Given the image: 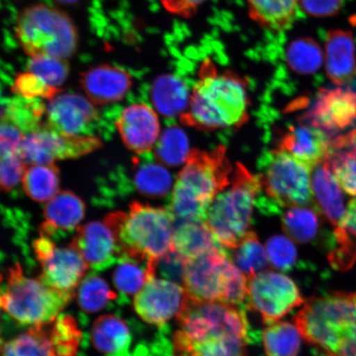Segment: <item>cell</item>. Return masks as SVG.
Listing matches in <instances>:
<instances>
[{
    "label": "cell",
    "instance_id": "6da1fadb",
    "mask_svg": "<svg viewBox=\"0 0 356 356\" xmlns=\"http://www.w3.org/2000/svg\"><path fill=\"white\" fill-rule=\"evenodd\" d=\"M248 106L243 79L234 73H217L211 65H204L180 121L202 131L240 127L248 122Z\"/></svg>",
    "mask_w": 356,
    "mask_h": 356
},
{
    "label": "cell",
    "instance_id": "7a4b0ae2",
    "mask_svg": "<svg viewBox=\"0 0 356 356\" xmlns=\"http://www.w3.org/2000/svg\"><path fill=\"white\" fill-rule=\"evenodd\" d=\"M233 171L224 146L191 150L168 208L175 220L204 222L213 199L229 185Z\"/></svg>",
    "mask_w": 356,
    "mask_h": 356
},
{
    "label": "cell",
    "instance_id": "3957f363",
    "mask_svg": "<svg viewBox=\"0 0 356 356\" xmlns=\"http://www.w3.org/2000/svg\"><path fill=\"white\" fill-rule=\"evenodd\" d=\"M301 337L330 356H356V292L312 297L293 318Z\"/></svg>",
    "mask_w": 356,
    "mask_h": 356
},
{
    "label": "cell",
    "instance_id": "277c9868",
    "mask_svg": "<svg viewBox=\"0 0 356 356\" xmlns=\"http://www.w3.org/2000/svg\"><path fill=\"white\" fill-rule=\"evenodd\" d=\"M104 220L117 234L120 258L156 262L172 251L175 218L168 209L135 202L128 212L111 213Z\"/></svg>",
    "mask_w": 356,
    "mask_h": 356
},
{
    "label": "cell",
    "instance_id": "5b68a950",
    "mask_svg": "<svg viewBox=\"0 0 356 356\" xmlns=\"http://www.w3.org/2000/svg\"><path fill=\"white\" fill-rule=\"evenodd\" d=\"M261 193L258 176L242 164H236L230 184L216 195L204 222L218 245L230 250L252 232L253 208Z\"/></svg>",
    "mask_w": 356,
    "mask_h": 356
},
{
    "label": "cell",
    "instance_id": "8992f818",
    "mask_svg": "<svg viewBox=\"0 0 356 356\" xmlns=\"http://www.w3.org/2000/svg\"><path fill=\"white\" fill-rule=\"evenodd\" d=\"M184 286L190 299L241 306L246 302L248 278L218 246L185 261Z\"/></svg>",
    "mask_w": 356,
    "mask_h": 356
},
{
    "label": "cell",
    "instance_id": "52a82bcc",
    "mask_svg": "<svg viewBox=\"0 0 356 356\" xmlns=\"http://www.w3.org/2000/svg\"><path fill=\"white\" fill-rule=\"evenodd\" d=\"M15 35L22 51L31 58L68 60L77 51L76 25L66 13L47 4H33L17 17Z\"/></svg>",
    "mask_w": 356,
    "mask_h": 356
},
{
    "label": "cell",
    "instance_id": "ba28073f",
    "mask_svg": "<svg viewBox=\"0 0 356 356\" xmlns=\"http://www.w3.org/2000/svg\"><path fill=\"white\" fill-rule=\"evenodd\" d=\"M74 295L26 277L16 264L8 269L6 286L0 288V307L16 322L37 326L56 319Z\"/></svg>",
    "mask_w": 356,
    "mask_h": 356
},
{
    "label": "cell",
    "instance_id": "9c48e42d",
    "mask_svg": "<svg viewBox=\"0 0 356 356\" xmlns=\"http://www.w3.org/2000/svg\"><path fill=\"white\" fill-rule=\"evenodd\" d=\"M259 168L261 191L267 198L261 204L270 211L313 203L311 169L299 160L282 149H271L262 154Z\"/></svg>",
    "mask_w": 356,
    "mask_h": 356
},
{
    "label": "cell",
    "instance_id": "30bf717a",
    "mask_svg": "<svg viewBox=\"0 0 356 356\" xmlns=\"http://www.w3.org/2000/svg\"><path fill=\"white\" fill-rule=\"evenodd\" d=\"M180 332L191 343L213 338L251 341L250 328L242 307L219 302H197L186 295L176 316Z\"/></svg>",
    "mask_w": 356,
    "mask_h": 356
},
{
    "label": "cell",
    "instance_id": "8fae6325",
    "mask_svg": "<svg viewBox=\"0 0 356 356\" xmlns=\"http://www.w3.org/2000/svg\"><path fill=\"white\" fill-rule=\"evenodd\" d=\"M119 113L102 115L86 97L75 92L60 93L47 106V124L63 135L99 136L110 139Z\"/></svg>",
    "mask_w": 356,
    "mask_h": 356
},
{
    "label": "cell",
    "instance_id": "7c38bea8",
    "mask_svg": "<svg viewBox=\"0 0 356 356\" xmlns=\"http://www.w3.org/2000/svg\"><path fill=\"white\" fill-rule=\"evenodd\" d=\"M304 302L299 287L286 275L266 270L248 279L245 305L265 323L278 322Z\"/></svg>",
    "mask_w": 356,
    "mask_h": 356
},
{
    "label": "cell",
    "instance_id": "4fadbf2b",
    "mask_svg": "<svg viewBox=\"0 0 356 356\" xmlns=\"http://www.w3.org/2000/svg\"><path fill=\"white\" fill-rule=\"evenodd\" d=\"M102 146L99 136H66L43 123L38 131L25 135L17 154L26 164H53L82 157Z\"/></svg>",
    "mask_w": 356,
    "mask_h": 356
},
{
    "label": "cell",
    "instance_id": "5bb4252c",
    "mask_svg": "<svg viewBox=\"0 0 356 356\" xmlns=\"http://www.w3.org/2000/svg\"><path fill=\"white\" fill-rule=\"evenodd\" d=\"M33 248L42 267L38 279L56 291L74 293L89 266L73 244L58 248L55 240L40 234L34 240Z\"/></svg>",
    "mask_w": 356,
    "mask_h": 356
},
{
    "label": "cell",
    "instance_id": "9a60e30c",
    "mask_svg": "<svg viewBox=\"0 0 356 356\" xmlns=\"http://www.w3.org/2000/svg\"><path fill=\"white\" fill-rule=\"evenodd\" d=\"M299 122L318 129L332 139L356 122V91L341 87L320 89Z\"/></svg>",
    "mask_w": 356,
    "mask_h": 356
},
{
    "label": "cell",
    "instance_id": "2e32d148",
    "mask_svg": "<svg viewBox=\"0 0 356 356\" xmlns=\"http://www.w3.org/2000/svg\"><path fill=\"white\" fill-rule=\"evenodd\" d=\"M186 297L180 284L153 278L136 293L134 308L145 322L162 326L179 313Z\"/></svg>",
    "mask_w": 356,
    "mask_h": 356
},
{
    "label": "cell",
    "instance_id": "e0dca14e",
    "mask_svg": "<svg viewBox=\"0 0 356 356\" xmlns=\"http://www.w3.org/2000/svg\"><path fill=\"white\" fill-rule=\"evenodd\" d=\"M71 243L95 271L110 268L121 257L117 234L105 220L79 227Z\"/></svg>",
    "mask_w": 356,
    "mask_h": 356
},
{
    "label": "cell",
    "instance_id": "ac0fdd59",
    "mask_svg": "<svg viewBox=\"0 0 356 356\" xmlns=\"http://www.w3.org/2000/svg\"><path fill=\"white\" fill-rule=\"evenodd\" d=\"M115 127L124 145L137 154L149 153L160 133L157 113L144 102L128 106L119 113Z\"/></svg>",
    "mask_w": 356,
    "mask_h": 356
},
{
    "label": "cell",
    "instance_id": "d6986e66",
    "mask_svg": "<svg viewBox=\"0 0 356 356\" xmlns=\"http://www.w3.org/2000/svg\"><path fill=\"white\" fill-rule=\"evenodd\" d=\"M79 83L92 104L105 106L122 100L131 90L133 78L121 67L101 64L80 74Z\"/></svg>",
    "mask_w": 356,
    "mask_h": 356
},
{
    "label": "cell",
    "instance_id": "ffe728a7",
    "mask_svg": "<svg viewBox=\"0 0 356 356\" xmlns=\"http://www.w3.org/2000/svg\"><path fill=\"white\" fill-rule=\"evenodd\" d=\"M323 132L309 124L289 126L277 149L305 164L311 170L325 161L330 154V140Z\"/></svg>",
    "mask_w": 356,
    "mask_h": 356
},
{
    "label": "cell",
    "instance_id": "44dd1931",
    "mask_svg": "<svg viewBox=\"0 0 356 356\" xmlns=\"http://www.w3.org/2000/svg\"><path fill=\"white\" fill-rule=\"evenodd\" d=\"M86 204L70 191H63L44 208V222L40 226V234L53 240L65 238L77 228L86 216Z\"/></svg>",
    "mask_w": 356,
    "mask_h": 356
},
{
    "label": "cell",
    "instance_id": "7402d4cb",
    "mask_svg": "<svg viewBox=\"0 0 356 356\" xmlns=\"http://www.w3.org/2000/svg\"><path fill=\"white\" fill-rule=\"evenodd\" d=\"M325 69L329 79L337 86L353 81L356 74L355 44L353 33L332 30L325 43Z\"/></svg>",
    "mask_w": 356,
    "mask_h": 356
},
{
    "label": "cell",
    "instance_id": "603a6c76",
    "mask_svg": "<svg viewBox=\"0 0 356 356\" xmlns=\"http://www.w3.org/2000/svg\"><path fill=\"white\" fill-rule=\"evenodd\" d=\"M131 172L133 188L145 197L164 198L172 188L171 173L150 153L134 157Z\"/></svg>",
    "mask_w": 356,
    "mask_h": 356
},
{
    "label": "cell",
    "instance_id": "cb8c5ba5",
    "mask_svg": "<svg viewBox=\"0 0 356 356\" xmlns=\"http://www.w3.org/2000/svg\"><path fill=\"white\" fill-rule=\"evenodd\" d=\"M313 169L311 186L317 204L316 210L321 211L332 225L337 227L346 211L341 186L326 162L319 163Z\"/></svg>",
    "mask_w": 356,
    "mask_h": 356
},
{
    "label": "cell",
    "instance_id": "d4e9b609",
    "mask_svg": "<svg viewBox=\"0 0 356 356\" xmlns=\"http://www.w3.org/2000/svg\"><path fill=\"white\" fill-rule=\"evenodd\" d=\"M188 86L175 75H161L150 89V99L156 111L168 119H173L188 110L190 100Z\"/></svg>",
    "mask_w": 356,
    "mask_h": 356
},
{
    "label": "cell",
    "instance_id": "484cf974",
    "mask_svg": "<svg viewBox=\"0 0 356 356\" xmlns=\"http://www.w3.org/2000/svg\"><path fill=\"white\" fill-rule=\"evenodd\" d=\"M204 222L178 221L172 235V251L185 260L220 246Z\"/></svg>",
    "mask_w": 356,
    "mask_h": 356
},
{
    "label": "cell",
    "instance_id": "4316f807",
    "mask_svg": "<svg viewBox=\"0 0 356 356\" xmlns=\"http://www.w3.org/2000/svg\"><path fill=\"white\" fill-rule=\"evenodd\" d=\"M91 340L100 353L111 355L129 350L132 336L124 320L108 314L101 316L93 323Z\"/></svg>",
    "mask_w": 356,
    "mask_h": 356
},
{
    "label": "cell",
    "instance_id": "83f0119b",
    "mask_svg": "<svg viewBox=\"0 0 356 356\" xmlns=\"http://www.w3.org/2000/svg\"><path fill=\"white\" fill-rule=\"evenodd\" d=\"M336 247L329 255L333 268L347 270L356 262V198L346 209L339 224L334 231Z\"/></svg>",
    "mask_w": 356,
    "mask_h": 356
},
{
    "label": "cell",
    "instance_id": "f1b7e54d",
    "mask_svg": "<svg viewBox=\"0 0 356 356\" xmlns=\"http://www.w3.org/2000/svg\"><path fill=\"white\" fill-rule=\"evenodd\" d=\"M118 264L113 275V282L120 293L119 297L124 301L136 295L149 280L156 277L154 262L122 257Z\"/></svg>",
    "mask_w": 356,
    "mask_h": 356
},
{
    "label": "cell",
    "instance_id": "f546056e",
    "mask_svg": "<svg viewBox=\"0 0 356 356\" xmlns=\"http://www.w3.org/2000/svg\"><path fill=\"white\" fill-rule=\"evenodd\" d=\"M253 20L266 29L282 31L295 20L300 0H248Z\"/></svg>",
    "mask_w": 356,
    "mask_h": 356
},
{
    "label": "cell",
    "instance_id": "4dcf8cb0",
    "mask_svg": "<svg viewBox=\"0 0 356 356\" xmlns=\"http://www.w3.org/2000/svg\"><path fill=\"white\" fill-rule=\"evenodd\" d=\"M60 170L55 164H26L22 185L26 195L37 202L54 198L60 189Z\"/></svg>",
    "mask_w": 356,
    "mask_h": 356
},
{
    "label": "cell",
    "instance_id": "1f68e13d",
    "mask_svg": "<svg viewBox=\"0 0 356 356\" xmlns=\"http://www.w3.org/2000/svg\"><path fill=\"white\" fill-rule=\"evenodd\" d=\"M0 356H53L49 323L33 326L3 345Z\"/></svg>",
    "mask_w": 356,
    "mask_h": 356
},
{
    "label": "cell",
    "instance_id": "d6a6232c",
    "mask_svg": "<svg viewBox=\"0 0 356 356\" xmlns=\"http://www.w3.org/2000/svg\"><path fill=\"white\" fill-rule=\"evenodd\" d=\"M229 251L231 253L225 252L230 260L248 279L268 268L270 264L266 248L253 231Z\"/></svg>",
    "mask_w": 356,
    "mask_h": 356
},
{
    "label": "cell",
    "instance_id": "836d02e7",
    "mask_svg": "<svg viewBox=\"0 0 356 356\" xmlns=\"http://www.w3.org/2000/svg\"><path fill=\"white\" fill-rule=\"evenodd\" d=\"M284 233L292 241L309 243L317 237L320 229L318 211L307 207L288 208L282 218Z\"/></svg>",
    "mask_w": 356,
    "mask_h": 356
},
{
    "label": "cell",
    "instance_id": "e575fe53",
    "mask_svg": "<svg viewBox=\"0 0 356 356\" xmlns=\"http://www.w3.org/2000/svg\"><path fill=\"white\" fill-rule=\"evenodd\" d=\"M300 333L288 322L269 324L262 332V341L268 356H297L300 353Z\"/></svg>",
    "mask_w": 356,
    "mask_h": 356
},
{
    "label": "cell",
    "instance_id": "d590c367",
    "mask_svg": "<svg viewBox=\"0 0 356 356\" xmlns=\"http://www.w3.org/2000/svg\"><path fill=\"white\" fill-rule=\"evenodd\" d=\"M46 113L47 106L41 100L16 96L6 102L3 115L26 135L38 131L42 126Z\"/></svg>",
    "mask_w": 356,
    "mask_h": 356
},
{
    "label": "cell",
    "instance_id": "8d00e7d4",
    "mask_svg": "<svg viewBox=\"0 0 356 356\" xmlns=\"http://www.w3.org/2000/svg\"><path fill=\"white\" fill-rule=\"evenodd\" d=\"M189 140L181 128L168 126L160 136L154 149V158L164 166L177 167L188 158Z\"/></svg>",
    "mask_w": 356,
    "mask_h": 356
},
{
    "label": "cell",
    "instance_id": "74e56055",
    "mask_svg": "<svg viewBox=\"0 0 356 356\" xmlns=\"http://www.w3.org/2000/svg\"><path fill=\"white\" fill-rule=\"evenodd\" d=\"M53 356H76L82 339L76 320L69 314H60L49 323Z\"/></svg>",
    "mask_w": 356,
    "mask_h": 356
},
{
    "label": "cell",
    "instance_id": "f35d334b",
    "mask_svg": "<svg viewBox=\"0 0 356 356\" xmlns=\"http://www.w3.org/2000/svg\"><path fill=\"white\" fill-rule=\"evenodd\" d=\"M118 298L117 293L111 291L106 280L95 274L83 278L78 289V305L88 314L105 309Z\"/></svg>",
    "mask_w": 356,
    "mask_h": 356
},
{
    "label": "cell",
    "instance_id": "ab89813d",
    "mask_svg": "<svg viewBox=\"0 0 356 356\" xmlns=\"http://www.w3.org/2000/svg\"><path fill=\"white\" fill-rule=\"evenodd\" d=\"M286 58L289 67L300 74L317 72L323 62L321 47L310 38L297 39L289 44Z\"/></svg>",
    "mask_w": 356,
    "mask_h": 356
},
{
    "label": "cell",
    "instance_id": "60d3db41",
    "mask_svg": "<svg viewBox=\"0 0 356 356\" xmlns=\"http://www.w3.org/2000/svg\"><path fill=\"white\" fill-rule=\"evenodd\" d=\"M338 184L346 193L356 195V151H334L325 160Z\"/></svg>",
    "mask_w": 356,
    "mask_h": 356
},
{
    "label": "cell",
    "instance_id": "b9f144b4",
    "mask_svg": "<svg viewBox=\"0 0 356 356\" xmlns=\"http://www.w3.org/2000/svg\"><path fill=\"white\" fill-rule=\"evenodd\" d=\"M28 70L41 78L49 86L60 88L66 82L70 72L68 60L56 57L32 58Z\"/></svg>",
    "mask_w": 356,
    "mask_h": 356
},
{
    "label": "cell",
    "instance_id": "7bdbcfd3",
    "mask_svg": "<svg viewBox=\"0 0 356 356\" xmlns=\"http://www.w3.org/2000/svg\"><path fill=\"white\" fill-rule=\"evenodd\" d=\"M16 96L29 99H52L61 92L60 88L51 87L30 71L16 75L11 88Z\"/></svg>",
    "mask_w": 356,
    "mask_h": 356
},
{
    "label": "cell",
    "instance_id": "ee69618b",
    "mask_svg": "<svg viewBox=\"0 0 356 356\" xmlns=\"http://www.w3.org/2000/svg\"><path fill=\"white\" fill-rule=\"evenodd\" d=\"M269 264L275 269L289 270L296 264L297 249L292 240L283 235H275L266 243Z\"/></svg>",
    "mask_w": 356,
    "mask_h": 356
},
{
    "label": "cell",
    "instance_id": "f6af8a7d",
    "mask_svg": "<svg viewBox=\"0 0 356 356\" xmlns=\"http://www.w3.org/2000/svg\"><path fill=\"white\" fill-rule=\"evenodd\" d=\"M26 163L17 154L0 159V191L11 193L24 178Z\"/></svg>",
    "mask_w": 356,
    "mask_h": 356
},
{
    "label": "cell",
    "instance_id": "bcb514c9",
    "mask_svg": "<svg viewBox=\"0 0 356 356\" xmlns=\"http://www.w3.org/2000/svg\"><path fill=\"white\" fill-rule=\"evenodd\" d=\"M25 134L4 115L0 117V159L17 154Z\"/></svg>",
    "mask_w": 356,
    "mask_h": 356
},
{
    "label": "cell",
    "instance_id": "7dc6e473",
    "mask_svg": "<svg viewBox=\"0 0 356 356\" xmlns=\"http://www.w3.org/2000/svg\"><path fill=\"white\" fill-rule=\"evenodd\" d=\"M185 261L184 257L171 251L160 258L155 264V277L161 275L164 280H170L182 286L184 284Z\"/></svg>",
    "mask_w": 356,
    "mask_h": 356
},
{
    "label": "cell",
    "instance_id": "c3c4849f",
    "mask_svg": "<svg viewBox=\"0 0 356 356\" xmlns=\"http://www.w3.org/2000/svg\"><path fill=\"white\" fill-rule=\"evenodd\" d=\"M306 13L316 17H332L340 12L343 0H300Z\"/></svg>",
    "mask_w": 356,
    "mask_h": 356
},
{
    "label": "cell",
    "instance_id": "681fc988",
    "mask_svg": "<svg viewBox=\"0 0 356 356\" xmlns=\"http://www.w3.org/2000/svg\"><path fill=\"white\" fill-rule=\"evenodd\" d=\"M204 0H164L165 6L172 12L188 15L193 13Z\"/></svg>",
    "mask_w": 356,
    "mask_h": 356
},
{
    "label": "cell",
    "instance_id": "f907efd6",
    "mask_svg": "<svg viewBox=\"0 0 356 356\" xmlns=\"http://www.w3.org/2000/svg\"><path fill=\"white\" fill-rule=\"evenodd\" d=\"M340 149L356 151V129L354 131L341 135L330 140V154ZM329 154V155H330Z\"/></svg>",
    "mask_w": 356,
    "mask_h": 356
},
{
    "label": "cell",
    "instance_id": "816d5d0a",
    "mask_svg": "<svg viewBox=\"0 0 356 356\" xmlns=\"http://www.w3.org/2000/svg\"><path fill=\"white\" fill-rule=\"evenodd\" d=\"M147 355H148V349L145 348L144 346H139L134 353L124 350L122 351V353L108 355V356H147Z\"/></svg>",
    "mask_w": 356,
    "mask_h": 356
},
{
    "label": "cell",
    "instance_id": "f5cc1de1",
    "mask_svg": "<svg viewBox=\"0 0 356 356\" xmlns=\"http://www.w3.org/2000/svg\"><path fill=\"white\" fill-rule=\"evenodd\" d=\"M58 3L65 4V6H71V4L76 3L79 0H54Z\"/></svg>",
    "mask_w": 356,
    "mask_h": 356
},
{
    "label": "cell",
    "instance_id": "db71d44e",
    "mask_svg": "<svg viewBox=\"0 0 356 356\" xmlns=\"http://www.w3.org/2000/svg\"><path fill=\"white\" fill-rule=\"evenodd\" d=\"M3 347V338L1 337V334H0V354H1V353H2Z\"/></svg>",
    "mask_w": 356,
    "mask_h": 356
},
{
    "label": "cell",
    "instance_id": "11a10c76",
    "mask_svg": "<svg viewBox=\"0 0 356 356\" xmlns=\"http://www.w3.org/2000/svg\"><path fill=\"white\" fill-rule=\"evenodd\" d=\"M2 282V275H0V282Z\"/></svg>",
    "mask_w": 356,
    "mask_h": 356
},
{
    "label": "cell",
    "instance_id": "9f6ffc18",
    "mask_svg": "<svg viewBox=\"0 0 356 356\" xmlns=\"http://www.w3.org/2000/svg\"><path fill=\"white\" fill-rule=\"evenodd\" d=\"M326 356H330V355H326Z\"/></svg>",
    "mask_w": 356,
    "mask_h": 356
},
{
    "label": "cell",
    "instance_id": "6f0895ef",
    "mask_svg": "<svg viewBox=\"0 0 356 356\" xmlns=\"http://www.w3.org/2000/svg\"><path fill=\"white\" fill-rule=\"evenodd\" d=\"M0 309H1V307H0Z\"/></svg>",
    "mask_w": 356,
    "mask_h": 356
}]
</instances>
